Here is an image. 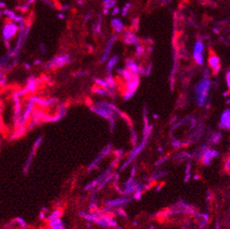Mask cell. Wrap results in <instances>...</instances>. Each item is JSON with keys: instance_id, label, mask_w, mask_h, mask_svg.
Instances as JSON below:
<instances>
[{"instance_id": "2", "label": "cell", "mask_w": 230, "mask_h": 229, "mask_svg": "<svg viewBox=\"0 0 230 229\" xmlns=\"http://www.w3.org/2000/svg\"><path fill=\"white\" fill-rule=\"evenodd\" d=\"M18 31H19V26L16 23H14V22L8 23L4 25L3 30H2L3 38L6 41H9L12 38L16 36Z\"/></svg>"}, {"instance_id": "1", "label": "cell", "mask_w": 230, "mask_h": 229, "mask_svg": "<svg viewBox=\"0 0 230 229\" xmlns=\"http://www.w3.org/2000/svg\"><path fill=\"white\" fill-rule=\"evenodd\" d=\"M210 82L208 80H204L203 82H201L198 84L196 88V98H197L198 103L200 105L204 104L206 100V96H207L208 91L210 90Z\"/></svg>"}, {"instance_id": "13", "label": "cell", "mask_w": 230, "mask_h": 229, "mask_svg": "<svg viewBox=\"0 0 230 229\" xmlns=\"http://www.w3.org/2000/svg\"><path fill=\"white\" fill-rule=\"evenodd\" d=\"M0 146H1V139H0Z\"/></svg>"}, {"instance_id": "7", "label": "cell", "mask_w": 230, "mask_h": 229, "mask_svg": "<svg viewBox=\"0 0 230 229\" xmlns=\"http://www.w3.org/2000/svg\"><path fill=\"white\" fill-rule=\"evenodd\" d=\"M202 52H203V44L201 41H197L194 49V57L202 55Z\"/></svg>"}, {"instance_id": "8", "label": "cell", "mask_w": 230, "mask_h": 229, "mask_svg": "<svg viewBox=\"0 0 230 229\" xmlns=\"http://www.w3.org/2000/svg\"><path fill=\"white\" fill-rule=\"evenodd\" d=\"M37 85H38L37 81L35 79H31L28 82L24 92H25V93H28V92H34L36 90V88H37Z\"/></svg>"}, {"instance_id": "6", "label": "cell", "mask_w": 230, "mask_h": 229, "mask_svg": "<svg viewBox=\"0 0 230 229\" xmlns=\"http://www.w3.org/2000/svg\"><path fill=\"white\" fill-rule=\"evenodd\" d=\"M221 125L225 126V128L229 127V110L225 111L222 117H221Z\"/></svg>"}, {"instance_id": "14", "label": "cell", "mask_w": 230, "mask_h": 229, "mask_svg": "<svg viewBox=\"0 0 230 229\" xmlns=\"http://www.w3.org/2000/svg\"><path fill=\"white\" fill-rule=\"evenodd\" d=\"M0 15H1V12H0ZM0 17H1V16H0Z\"/></svg>"}, {"instance_id": "11", "label": "cell", "mask_w": 230, "mask_h": 229, "mask_svg": "<svg viewBox=\"0 0 230 229\" xmlns=\"http://www.w3.org/2000/svg\"><path fill=\"white\" fill-rule=\"evenodd\" d=\"M116 60H117V57H114L112 60H111V62H110V63H109V65H108V67H109V68H110V69H111V67L115 65V64H116V62H117Z\"/></svg>"}, {"instance_id": "12", "label": "cell", "mask_w": 230, "mask_h": 229, "mask_svg": "<svg viewBox=\"0 0 230 229\" xmlns=\"http://www.w3.org/2000/svg\"><path fill=\"white\" fill-rule=\"evenodd\" d=\"M226 76H227V77H226V80H227V82H228V85H229V74H227Z\"/></svg>"}, {"instance_id": "10", "label": "cell", "mask_w": 230, "mask_h": 229, "mask_svg": "<svg viewBox=\"0 0 230 229\" xmlns=\"http://www.w3.org/2000/svg\"><path fill=\"white\" fill-rule=\"evenodd\" d=\"M112 25H113L114 29L118 32L120 31V30H122V24L119 20H113L112 21Z\"/></svg>"}, {"instance_id": "9", "label": "cell", "mask_w": 230, "mask_h": 229, "mask_svg": "<svg viewBox=\"0 0 230 229\" xmlns=\"http://www.w3.org/2000/svg\"><path fill=\"white\" fill-rule=\"evenodd\" d=\"M14 222H15V224H18L23 229H25L26 227H27V224H26V222L23 219V218H21V217H17L16 219L14 220Z\"/></svg>"}, {"instance_id": "4", "label": "cell", "mask_w": 230, "mask_h": 229, "mask_svg": "<svg viewBox=\"0 0 230 229\" xmlns=\"http://www.w3.org/2000/svg\"><path fill=\"white\" fill-rule=\"evenodd\" d=\"M209 63H210V66L212 67V69H214L215 72H217V70L220 67V61H219L218 57L214 54L210 55V57L209 59Z\"/></svg>"}, {"instance_id": "5", "label": "cell", "mask_w": 230, "mask_h": 229, "mask_svg": "<svg viewBox=\"0 0 230 229\" xmlns=\"http://www.w3.org/2000/svg\"><path fill=\"white\" fill-rule=\"evenodd\" d=\"M50 225H51L52 229H65L63 223L61 222V220L59 218L50 221Z\"/></svg>"}, {"instance_id": "3", "label": "cell", "mask_w": 230, "mask_h": 229, "mask_svg": "<svg viewBox=\"0 0 230 229\" xmlns=\"http://www.w3.org/2000/svg\"><path fill=\"white\" fill-rule=\"evenodd\" d=\"M68 61V59L67 58V56H58V57L54 58L53 60H52L46 67H48L50 68L59 67L64 66Z\"/></svg>"}]
</instances>
